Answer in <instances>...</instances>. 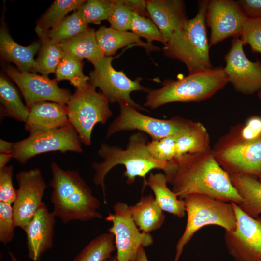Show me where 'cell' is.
I'll list each match as a JSON object with an SVG mask.
<instances>
[{
    "mask_svg": "<svg viewBox=\"0 0 261 261\" xmlns=\"http://www.w3.org/2000/svg\"><path fill=\"white\" fill-rule=\"evenodd\" d=\"M163 171L171 190L180 199L198 194L237 204L242 202L230 175L217 161L212 149L185 154L168 161Z\"/></svg>",
    "mask_w": 261,
    "mask_h": 261,
    "instance_id": "cell-1",
    "label": "cell"
},
{
    "mask_svg": "<svg viewBox=\"0 0 261 261\" xmlns=\"http://www.w3.org/2000/svg\"><path fill=\"white\" fill-rule=\"evenodd\" d=\"M53 212L65 224L71 221H87L101 219L100 201L77 171L64 170L56 162L51 163Z\"/></svg>",
    "mask_w": 261,
    "mask_h": 261,
    "instance_id": "cell-2",
    "label": "cell"
},
{
    "mask_svg": "<svg viewBox=\"0 0 261 261\" xmlns=\"http://www.w3.org/2000/svg\"><path fill=\"white\" fill-rule=\"evenodd\" d=\"M148 142L147 135L139 131L130 136L125 149L104 143L100 145L98 154L103 161L100 163L94 161L91 166L95 170L93 183L101 186L105 203L107 202L104 179L108 172L116 165L125 166L123 176L126 178V183L128 185L132 184L137 177L143 178V188L146 184V176L151 171L163 170L167 162L160 161L152 157L147 148Z\"/></svg>",
    "mask_w": 261,
    "mask_h": 261,
    "instance_id": "cell-3",
    "label": "cell"
},
{
    "mask_svg": "<svg viewBox=\"0 0 261 261\" xmlns=\"http://www.w3.org/2000/svg\"><path fill=\"white\" fill-rule=\"evenodd\" d=\"M208 0H199L197 14L188 19L165 44L164 55L177 60L187 67L189 74L213 68L209 56L206 13Z\"/></svg>",
    "mask_w": 261,
    "mask_h": 261,
    "instance_id": "cell-4",
    "label": "cell"
},
{
    "mask_svg": "<svg viewBox=\"0 0 261 261\" xmlns=\"http://www.w3.org/2000/svg\"><path fill=\"white\" fill-rule=\"evenodd\" d=\"M228 83L222 66L188 74L178 79H165L161 88L149 90L144 106L152 109L173 102H200L211 98Z\"/></svg>",
    "mask_w": 261,
    "mask_h": 261,
    "instance_id": "cell-5",
    "label": "cell"
},
{
    "mask_svg": "<svg viewBox=\"0 0 261 261\" xmlns=\"http://www.w3.org/2000/svg\"><path fill=\"white\" fill-rule=\"evenodd\" d=\"M187 223L185 229L176 246L174 261H178L184 246L196 232L204 226L218 225L225 231H233L236 217L232 203L202 194H193L184 199Z\"/></svg>",
    "mask_w": 261,
    "mask_h": 261,
    "instance_id": "cell-6",
    "label": "cell"
},
{
    "mask_svg": "<svg viewBox=\"0 0 261 261\" xmlns=\"http://www.w3.org/2000/svg\"><path fill=\"white\" fill-rule=\"evenodd\" d=\"M212 151L229 175L261 176V136L246 139L241 135L237 125L219 139Z\"/></svg>",
    "mask_w": 261,
    "mask_h": 261,
    "instance_id": "cell-7",
    "label": "cell"
},
{
    "mask_svg": "<svg viewBox=\"0 0 261 261\" xmlns=\"http://www.w3.org/2000/svg\"><path fill=\"white\" fill-rule=\"evenodd\" d=\"M108 98L89 82L76 88L66 104L69 122L77 131L81 143L91 144V134L96 124H105L111 117Z\"/></svg>",
    "mask_w": 261,
    "mask_h": 261,
    "instance_id": "cell-8",
    "label": "cell"
},
{
    "mask_svg": "<svg viewBox=\"0 0 261 261\" xmlns=\"http://www.w3.org/2000/svg\"><path fill=\"white\" fill-rule=\"evenodd\" d=\"M120 112L107 129L106 138L121 131L138 130L157 140L182 134L190 129L193 121L179 116L161 119L144 115L134 107L119 104Z\"/></svg>",
    "mask_w": 261,
    "mask_h": 261,
    "instance_id": "cell-9",
    "label": "cell"
},
{
    "mask_svg": "<svg viewBox=\"0 0 261 261\" xmlns=\"http://www.w3.org/2000/svg\"><path fill=\"white\" fill-rule=\"evenodd\" d=\"M51 151L81 153L83 149L78 134L70 124L55 130L30 134L14 143L13 158L21 164L31 158Z\"/></svg>",
    "mask_w": 261,
    "mask_h": 261,
    "instance_id": "cell-10",
    "label": "cell"
},
{
    "mask_svg": "<svg viewBox=\"0 0 261 261\" xmlns=\"http://www.w3.org/2000/svg\"><path fill=\"white\" fill-rule=\"evenodd\" d=\"M113 57H104L89 73V82L95 87H99L111 103H123L138 111H146L136 103L130 97L133 91L147 92L148 88L140 84V77L133 80L128 78L123 71L115 70L112 66Z\"/></svg>",
    "mask_w": 261,
    "mask_h": 261,
    "instance_id": "cell-11",
    "label": "cell"
},
{
    "mask_svg": "<svg viewBox=\"0 0 261 261\" xmlns=\"http://www.w3.org/2000/svg\"><path fill=\"white\" fill-rule=\"evenodd\" d=\"M113 213H109L105 220L111 222L109 232L114 236L117 261H135L141 247L153 244L150 233L141 232L134 222L129 205L118 202L113 205Z\"/></svg>",
    "mask_w": 261,
    "mask_h": 261,
    "instance_id": "cell-12",
    "label": "cell"
},
{
    "mask_svg": "<svg viewBox=\"0 0 261 261\" xmlns=\"http://www.w3.org/2000/svg\"><path fill=\"white\" fill-rule=\"evenodd\" d=\"M236 217L233 231H225L224 243L235 261H261V218H254L231 202Z\"/></svg>",
    "mask_w": 261,
    "mask_h": 261,
    "instance_id": "cell-13",
    "label": "cell"
},
{
    "mask_svg": "<svg viewBox=\"0 0 261 261\" xmlns=\"http://www.w3.org/2000/svg\"><path fill=\"white\" fill-rule=\"evenodd\" d=\"M239 38H233L230 48L224 56V71L228 82L234 89L245 95L258 92L261 88V62L247 58Z\"/></svg>",
    "mask_w": 261,
    "mask_h": 261,
    "instance_id": "cell-14",
    "label": "cell"
},
{
    "mask_svg": "<svg viewBox=\"0 0 261 261\" xmlns=\"http://www.w3.org/2000/svg\"><path fill=\"white\" fill-rule=\"evenodd\" d=\"M4 71L18 86L29 110L38 102L49 101L66 105L70 99V92L60 88L55 79L33 72H21L10 65L5 66Z\"/></svg>",
    "mask_w": 261,
    "mask_h": 261,
    "instance_id": "cell-15",
    "label": "cell"
},
{
    "mask_svg": "<svg viewBox=\"0 0 261 261\" xmlns=\"http://www.w3.org/2000/svg\"><path fill=\"white\" fill-rule=\"evenodd\" d=\"M205 18L210 29V47L230 37L239 38L249 18L237 1L211 0H208Z\"/></svg>",
    "mask_w": 261,
    "mask_h": 261,
    "instance_id": "cell-16",
    "label": "cell"
},
{
    "mask_svg": "<svg viewBox=\"0 0 261 261\" xmlns=\"http://www.w3.org/2000/svg\"><path fill=\"white\" fill-rule=\"evenodd\" d=\"M16 179L18 188L13 205L14 220L15 227L23 230L44 203L47 186L38 168L19 172Z\"/></svg>",
    "mask_w": 261,
    "mask_h": 261,
    "instance_id": "cell-17",
    "label": "cell"
},
{
    "mask_svg": "<svg viewBox=\"0 0 261 261\" xmlns=\"http://www.w3.org/2000/svg\"><path fill=\"white\" fill-rule=\"evenodd\" d=\"M55 217L44 202L23 229L27 236L28 255L32 261H39L53 246Z\"/></svg>",
    "mask_w": 261,
    "mask_h": 261,
    "instance_id": "cell-18",
    "label": "cell"
},
{
    "mask_svg": "<svg viewBox=\"0 0 261 261\" xmlns=\"http://www.w3.org/2000/svg\"><path fill=\"white\" fill-rule=\"evenodd\" d=\"M146 2L149 16L167 41L188 20L183 0H149Z\"/></svg>",
    "mask_w": 261,
    "mask_h": 261,
    "instance_id": "cell-19",
    "label": "cell"
},
{
    "mask_svg": "<svg viewBox=\"0 0 261 261\" xmlns=\"http://www.w3.org/2000/svg\"><path fill=\"white\" fill-rule=\"evenodd\" d=\"M69 124L66 105L43 101L30 108L25 129L32 134L58 129Z\"/></svg>",
    "mask_w": 261,
    "mask_h": 261,
    "instance_id": "cell-20",
    "label": "cell"
},
{
    "mask_svg": "<svg viewBox=\"0 0 261 261\" xmlns=\"http://www.w3.org/2000/svg\"><path fill=\"white\" fill-rule=\"evenodd\" d=\"M41 46L40 41L29 46H23L17 44L10 35L6 26L2 23L0 29V51L7 60L14 63L21 72L35 73L36 59L34 56Z\"/></svg>",
    "mask_w": 261,
    "mask_h": 261,
    "instance_id": "cell-21",
    "label": "cell"
},
{
    "mask_svg": "<svg viewBox=\"0 0 261 261\" xmlns=\"http://www.w3.org/2000/svg\"><path fill=\"white\" fill-rule=\"evenodd\" d=\"M97 44L105 57H112L118 49L129 45L143 47L147 53L157 51L160 48L142 41L131 32L120 31L111 26H101L95 31Z\"/></svg>",
    "mask_w": 261,
    "mask_h": 261,
    "instance_id": "cell-22",
    "label": "cell"
},
{
    "mask_svg": "<svg viewBox=\"0 0 261 261\" xmlns=\"http://www.w3.org/2000/svg\"><path fill=\"white\" fill-rule=\"evenodd\" d=\"M131 217L138 229L150 233L161 227L165 216L151 195L143 196L133 205L129 206Z\"/></svg>",
    "mask_w": 261,
    "mask_h": 261,
    "instance_id": "cell-23",
    "label": "cell"
},
{
    "mask_svg": "<svg viewBox=\"0 0 261 261\" xmlns=\"http://www.w3.org/2000/svg\"><path fill=\"white\" fill-rule=\"evenodd\" d=\"M232 185L242 198L239 207L246 214L257 218L261 214V183L246 174L230 175Z\"/></svg>",
    "mask_w": 261,
    "mask_h": 261,
    "instance_id": "cell-24",
    "label": "cell"
},
{
    "mask_svg": "<svg viewBox=\"0 0 261 261\" xmlns=\"http://www.w3.org/2000/svg\"><path fill=\"white\" fill-rule=\"evenodd\" d=\"M59 44L65 56L80 60L86 58L94 66L104 57L97 44L95 31L90 28L85 32Z\"/></svg>",
    "mask_w": 261,
    "mask_h": 261,
    "instance_id": "cell-25",
    "label": "cell"
},
{
    "mask_svg": "<svg viewBox=\"0 0 261 261\" xmlns=\"http://www.w3.org/2000/svg\"><path fill=\"white\" fill-rule=\"evenodd\" d=\"M167 183L164 174L150 173L146 186H148L153 191L155 201L163 211L182 218L186 214L184 201L168 188Z\"/></svg>",
    "mask_w": 261,
    "mask_h": 261,
    "instance_id": "cell-26",
    "label": "cell"
},
{
    "mask_svg": "<svg viewBox=\"0 0 261 261\" xmlns=\"http://www.w3.org/2000/svg\"><path fill=\"white\" fill-rule=\"evenodd\" d=\"M0 115L25 122L29 110L22 102L16 87L6 77L0 76Z\"/></svg>",
    "mask_w": 261,
    "mask_h": 261,
    "instance_id": "cell-27",
    "label": "cell"
},
{
    "mask_svg": "<svg viewBox=\"0 0 261 261\" xmlns=\"http://www.w3.org/2000/svg\"><path fill=\"white\" fill-rule=\"evenodd\" d=\"M35 31L41 43L36 59L35 72H39L43 75L48 76L50 73L55 72L65 55L59 44L49 37L46 32L37 27Z\"/></svg>",
    "mask_w": 261,
    "mask_h": 261,
    "instance_id": "cell-28",
    "label": "cell"
},
{
    "mask_svg": "<svg viewBox=\"0 0 261 261\" xmlns=\"http://www.w3.org/2000/svg\"><path fill=\"white\" fill-rule=\"evenodd\" d=\"M176 158L188 153L203 152L211 149L210 137L205 126L194 122L186 132L178 135L175 141Z\"/></svg>",
    "mask_w": 261,
    "mask_h": 261,
    "instance_id": "cell-29",
    "label": "cell"
},
{
    "mask_svg": "<svg viewBox=\"0 0 261 261\" xmlns=\"http://www.w3.org/2000/svg\"><path fill=\"white\" fill-rule=\"evenodd\" d=\"M116 250L114 235L103 233L91 240L73 261H105Z\"/></svg>",
    "mask_w": 261,
    "mask_h": 261,
    "instance_id": "cell-30",
    "label": "cell"
},
{
    "mask_svg": "<svg viewBox=\"0 0 261 261\" xmlns=\"http://www.w3.org/2000/svg\"><path fill=\"white\" fill-rule=\"evenodd\" d=\"M84 0H56L38 19L36 27L47 31L57 26L72 11L76 10Z\"/></svg>",
    "mask_w": 261,
    "mask_h": 261,
    "instance_id": "cell-31",
    "label": "cell"
},
{
    "mask_svg": "<svg viewBox=\"0 0 261 261\" xmlns=\"http://www.w3.org/2000/svg\"><path fill=\"white\" fill-rule=\"evenodd\" d=\"M87 25L75 10L46 33L52 40L60 44L86 31Z\"/></svg>",
    "mask_w": 261,
    "mask_h": 261,
    "instance_id": "cell-32",
    "label": "cell"
},
{
    "mask_svg": "<svg viewBox=\"0 0 261 261\" xmlns=\"http://www.w3.org/2000/svg\"><path fill=\"white\" fill-rule=\"evenodd\" d=\"M83 65L82 60L65 56L55 71V79L58 82L68 80L76 88L82 87L89 80V76L83 73Z\"/></svg>",
    "mask_w": 261,
    "mask_h": 261,
    "instance_id": "cell-33",
    "label": "cell"
},
{
    "mask_svg": "<svg viewBox=\"0 0 261 261\" xmlns=\"http://www.w3.org/2000/svg\"><path fill=\"white\" fill-rule=\"evenodd\" d=\"M114 0H85L76 10L81 18L88 24H100L108 20L115 5Z\"/></svg>",
    "mask_w": 261,
    "mask_h": 261,
    "instance_id": "cell-34",
    "label": "cell"
},
{
    "mask_svg": "<svg viewBox=\"0 0 261 261\" xmlns=\"http://www.w3.org/2000/svg\"><path fill=\"white\" fill-rule=\"evenodd\" d=\"M131 32L138 37L145 39L147 43L153 45L154 41L166 44L167 41L162 35L156 24L148 18L141 16L134 12L130 25Z\"/></svg>",
    "mask_w": 261,
    "mask_h": 261,
    "instance_id": "cell-35",
    "label": "cell"
},
{
    "mask_svg": "<svg viewBox=\"0 0 261 261\" xmlns=\"http://www.w3.org/2000/svg\"><path fill=\"white\" fill-rule=\"evenodd\" d=\"M177 135L148 142L146 145L148 152L153 158L160 161L168 162L175 159V141Z\"/></svg>",
    "mask_w": 261,
    "mask_h": 261,
    "instance_id": "cell-36",
    "label": "cell"
},
{
    "mask_svg": "<svg viewBox=\"0 0 261 261\" xmlns=\"http://www.w3.org/2000/svg\"><path fill=\"white\" fill-rule=\"evenodd\" d=\"M240 37L243 44H248L252 53L261 54V17L248 18Z\"/></svg>",
    "mask_w": 261,
    "mask_h": 261,
    "instance_id": "cell-37",
    "label": "cell"
},
{
    "mask_svg": "<svg viewBox=\"0 0 261 261\" xmlns=\"http://www.w3.org/2000/svg\"><path fill=\"white\" fill-rule=\"evenodd\" d=\"M115 4L108 19L111 27L115 29L127 31L130 30L133 11L122 0H114Z\"/></svg>",
    "mask_w": 261,
    "mask_h": 261,
    "instance_id": "cell-38",
    "label": "cell"
},
{
    "mask_svg": "<svg viewBox=\"0 0 261 261\" xmlns=\"http://www.w3.org/2000/svg\"><path fill=\"white\" fill-rule=\"evenodd\" d=\"M12 204L0 202V241L3 244L11 242L15 227Z\"/></svg>",
    "mask_w": 261,
    "mask_h": 261,
    "instance_id": "cell-39",
    "label": "cell"
},
{
    "mask_svg": "<svg viewBox=\"0 0 261 261\" xmlns=\"http://www.w3.org/2000/svg\"><path fill=\"white\" fill-rule=\"evenodd\" d=\"M14 168L12 165L0 169V202L13 204L15 202L17 189L13 184Z\"/></svg>",
    "mask_w": 261,
    "mask_h": 261,
    "instance_id": "cell-40",
    "label": "cell"
},
{
    "mask_svg": "<svg viewBox=\"0 0 261 261\" xmlns=\"http://www.w3.org/2000/svg\"><path fill=\"white\" fill-rule=\"evenodd\" d=\"M241 135L247 139H253L261 136V119L253 117L245 126L237 125Z\"/></svg>",
    "mask_w": 261,
    "mask_h": 261,
    "instance_id": "cell-41",
    "label": "cell"
},
{
    "mask_svg": "<svg viewBox=\"0 0 261 261\" xmlns=\"http://www.w3.org/2000/svg\"><path fill=\"white\" fill-rule=\"evenodd\" d=\"M237 1L249 18L261 17V0H238Z\"/></svg>",
    "mask_w": 261,
    "mask_h": 261,
    "instance_id": "cell-42",
    "label": "cell"
},
{
    "mask_svg": "<svg viewBox=\"0 0 261 261\" xmlns=\"http://www.w3.org/2000/svg\"><path fill=\"white\" fill-rule=\"evenodd\" d=\"M122 2L131 8L134 12L146 17L149 16L147 9L146 0H122Z\"/></svg>",
    "mask_w": 261,
    "mask_h": 261,
    "instance_id": "cell-43",
    "label": "cell"
},
{
    "mask_svg": "<svg viewBox=\"0 0 261 261\" xmlns=\"http://www.w3.org/2000/svg\"><path fill=\"white\" fill-rule=\"evenodd\" d=\"M14 143L0 140V153L12 154Z\"/></svg>",
    "mask_w": 261,
    "mask_h": 261,
    "instance_id": "cell-44",
    "label": "cell"
},
{
    "mask_svg": "<svg viewBox=\"0 0 261 261\" xmlns=\"http://www.w3.org/2000/svg\"><path fill=\"white\" fill-rule=\"evenodd\" d=\"M12 158H13L12 154L0 153V169L6 166Z\"/></svg>",
    "mask_w": 261,
    "mask_h": 261,
    "instance_id": "cell-45",
    "label": "cell"
},
{
    "mask_svg": "<svg viewBox=\"0 0 261 261\" xmlns=\"http://www.w3.org/2000/svg\"><path fill=\"white\" fill-rule=\"evenodd\" d=\"M135 261H148L143 247H141L138 252Z\"/></svg>",
    "mask_w": 261,
    "mask_h": 261,
    "instance_id": "cell-46",
    "label": "cell"
},
{
    "mask_svg": "<svg viewBox=\"0 0 261 261\" xmlns=\"http://www.w3.org/2000/svg\"><path fill=\"white\" fill-rule=\"evenodd\" d=\"M105 261H117V260L116 256L115 257L108 259Z\"/></svg>",
    "mask_w": 261,
    "mask_h": 261,
    "instance_id": "cell-47",
    "label": "cell"
},
{
    "mask_svg": "<svg viewBox=\"0 0 261 261\" xmlns=\"http://www.w3.org/2000/svg\"><path fill=\"white\" fill-rule=\"evenodd\" d=\"M9 253L10 256L11 257V258L12 261H17L16 258L14 257V256L13 255V254L11 252H9Z\"/></svg>",
    "mask_w": 261,
    "mask_h": 261,
    "instance_id": "cell-48",
    "label": "cell"
},
{
    "mask_svg": "<svg viewBox=\"0 0 261 261\" xmlns=\"http://www.w3.org/2000/svg\"><path fill=\"white\" fill-rule=\"evenodd\" d=\"M258 96L259 98L261 100V89L258 92Z\"/></svg>",
    "mask_w": 261,
    "mask_h": 261,
    "instance_id": "cell-49",
    "label": "cell"
},
{
    "mask_svg": "<svg viewBox=\"0 0 261 261\" xmlns=\"http://www.w3.org/2000/svg\"><path fill=\"white\" fill-rule=\"evenodd\" d=\"M258 180L261 183V176L259 178V179Z\"/></svg>",
    "mask_w": 261,
    "mask_h": 261,
    "instance_id": "cell-50",
    "label": "cell"
}]
</instances>
